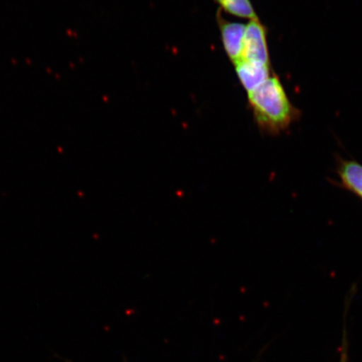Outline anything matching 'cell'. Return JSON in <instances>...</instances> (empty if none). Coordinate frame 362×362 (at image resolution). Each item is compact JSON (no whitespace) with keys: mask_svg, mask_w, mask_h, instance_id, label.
Instances as JSON below:
<instances>
[{"mask_svg":"<svg viewBox=\"0 0 362 362\" xmlns=\"http://www.w3.org/2000/svg\"><path fill=\"white\" fill-rule=\"evenodd\" d=\"M248 100L257 124L266 134H281L300 115L276 76H270L261 87L249 93Z\"/></svg>","mask_w":362,"mask_h":362,"instance_id":"cell-1","label":"cell"},{"mask_svg":"<svg viewBox=\"0 0 362 362\" xmlns=\"http://www.w3.org/2000/svg\"><path fill=\"white\" fill-rule=\"evenodd\" d=\"M241 60L270 66L267 30L259 19L251 21L246 26Z\"/></svg>","mask_w":362,"mask_h":362,"instance_id":"cell-2","label":"cell"},{"mask_svg":"<svg viewBox=\"0 0 362 362\" xmlns=\"http://www.w3.org/2000/svg\"><path fill=\"white\" fill-rule=\"evenodd\" d=\"M221 39L224 49L234 64L243 57L244 35L246 25L236 22L220 20Z\"/></svg>","mask_w":362,"mask_h":362,"instance_id":"cell-3","label":"cell"},{"mask_svg":"<svg viewBox=\"0 0 362 362\" xmlns=\"http://www.w3.org/2000/svg\"><path fill=\"white\" fill-rule=\"evenodd\" d=\"M236 71L247 93L261 87L270 78V66L240 60L235 63Z\"/></svg>","mask_w":362,"mask_h":362,"instance_id":"cell-4","label":"cell"},{"mask_svg":"<svg viewBox=\"0 0 362 362\" xmlns=\"http://www.w3.org/2000/svg\"><path fill=\"white\" fill-rule=\"evenodd\" d=\"M337 172L342 187L362 200V165L342 158L338 162Z\"/></svg>","mask_w":362,"mask_h":362,"instance_id":"cell-5","label":"cell"},{"mask_svg":"<svg viewBox=\"0 0 362 362\" xmlns=\"http://www.w3.org/2000/svg\"><path fill=\"white\" fill-rule=\"evenodd\" d=\"M216 1L226 12L230 15L251 21L257 19L250 0H216Z\"/></svg>","mask_w":362,"mask_h":362,"instance_id":"cell-6","label":"cell"},{"mask_svg":"<svg viewBox=\"0 0 362 362\" xmlns=\"http://www.w3.org/2000/svg\"><path fill=\"white\" fill-rule=\"evenodd\" d=\"M346 346V344L344 343V346H343L341 354V360H339V362H347V361H348L347 348Z\"/></svg>","mask_w":362,"mask_h":362,"instance_id":"cell-7","label":"cell"},{"mask_svg":"<svg viewBox=\"0 0 362 362\" xmlns=\"http://www.w3.org/2000/svg\"><path fill=\"white\" fill-rule=\"evenodd\" d=\"M64 361H65V362H72V361H71L69 360H64Z\"/></svg>","mask_w":362,"mask_h":362,"instance_id":"cell-8","label":"cell"}]
</instances>
